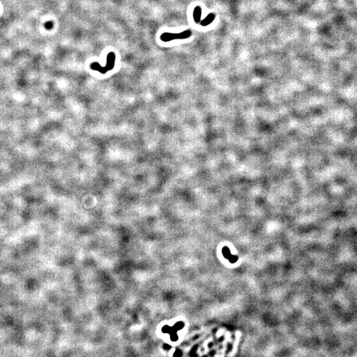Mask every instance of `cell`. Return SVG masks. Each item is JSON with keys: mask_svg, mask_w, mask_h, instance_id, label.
Returning <instances> with one entry per match:
<instances>
[{"mask_svg": "<svg viewBox=\"0 0 357 357\" xmlns=\"http://www.w3.org/2000/svg\"><path fill=\"white\" fill-rule=\"evenodd\" d=\"M215 17L216 15L213 13H211L208 15L206 17H205V19H204L203 21L200 22V24L202 26H207V25H210L212 21H213L215 19Z\"/></svg>", "mask_w": 357, "mask_h": 357, "instance_id": "6da1fadb", "label": "cell"}, {"mask_svg": "<svg viewBox=\"0 0 357 357\" xmlns=\"http://www.w3.org/2000/svg\"><path fill=\"white\" fill-rule=\"evenodd\" d=\"M202 15V9L200 6H197L194 9L193 12V18L194 20L196 23H199L201 19Z\"/></svg>", "mask_w": 357, "mask_h": 357, "instance_id": "7a4b0ae2", "label": "cell"}, {"mask_svg": "<svg viewBox=\"0 0 357 357\" xmlns=\"http://www.w3.org/2000/svg\"><path fill=\"white\" fill-rule=\"evenodd\" d=\"M191 34H192V32L190 30H187L181 32V33L175 34V39H183L189 38L190 37Z\"/></svg>", "mask_w": 357, "mask_h": 357, "instance_id": "3957f363", "label": "cell"}, {"mask_svg": "<svg viewBox=\"0 0 357 357\" xmlns=\"http://www.w3.org/2000/svg\"><path fill=\"white\" fill-rule=\"evenodd\" d=\"M161 38L164 41H170L172 40L175 39V34L171 33H164L161 37Z\"/></svg>", "mask_w": 357, "mask_h": 357, "instance_id": "277c9868", "label": "cell"}]
</instances>
